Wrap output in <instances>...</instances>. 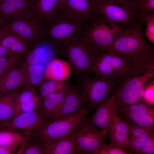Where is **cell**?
<instances>
[{
	"label": "cell",
	"instance_id": "cell-1",
	"mask_svg": "<svg viewBox=\"0 0 154 154\" xmlns=\"http://www.w3.org/2000/svg\"><path fill=\"white\" fill-rule=\"evenodd\" d=\"M142 28L119 32L108 51L129 60L141 73L154 70V48L145 39Z\"/></svg>",
	"mask_w": 154,
	"mask_h": 154
},
{
	"label": "cell",
	"instance_id": "cell-2",
	"mask_svg": "<svg viewBox=\"0 0 154 154\" xmlns=\"http://www.w3.org/2000/svg\"><path fill=\"white\" fill-rule=\"evenodd\" d=\"M94 7L105 21L124 29L143 27L145 24L144 15L128 0H94Z\"/></svg>",
	"mask_w": 154,
	"mask_h": 154
},
{
	"label": "cell",
	"instance_id": "cell-3",
	"mask_svg": "<svg viewBox=\"0 0 154 154\" xmlns=\"http://www.w3.org/2000/svg\"><path fill=\"white\" fill-rule=\"evenodd\" d=\"M42 23V40L60 50L66 42L81 35L85 25L64 8Z\"/></svg>",
	"mask_w": 154,
	"mask_h": 154
},
{
	"label": "cell",
	"instance_id": "cell-4",
	"mask_svg": "<svg viewBox=\"0 0 154 154\" xmlns=\"http://www.w3.org/2000/svg\"><path fill=\"white\" fill-rule=\"evenodd\" d=\"M60 50L62 55L66 58L74 76L80 82L90 76L91 68L98 54L81 35L66 42Z\"/></svg>",
	"mask_w": 154,
	"mask_h": 154
},
{
	"label": "cell",
	"instance_id": "cell-5",
	"mask_svg": "<svg viewBox=\"0 0 154 154\" xmlns=\"http://www.w3.org/2000/svg\"><path fill=\"white\" fill-rule=\"evenodd\" d=\"M3 23L7 32L22 38L29 45L34 46L42 40L43 23L31 9L5 20Z\"/></svg>",
	"mask_w": 154,
	"mask_h": 154
},
{
	"label": "cell",
	"instance_id": "cell-6",
	"mask_svg": "<svg viewBox=\"0 0 154 154\" xmlns=\"http://www.w3.org/2000/svg\"><path fill=\"white\" fill-rule=\"evenodd\" d=\"M123 29L106 22L98 14L85 24L81 36L100 54L108 52L118 33Z\"/></svg>",
	"mask_w": 154,
	"mask_h": 154
},
{
	"label": "cell",
	"instance_id": "cell-7",
	"mask_svg": "<svg viewBox=\"0 0 154 154\" xmlns=\"http://www.w3.org/2000/svg\"><path fill=\"white\" fill-rule=\"evenodd\" d=\"M87 108L69 116L55 119L32 135L42 143L64 138L74 131L88 113Z\"/></svg>",
	"mask_w": 154,
	"mask_h": 154
},
{
	"label": "cell",
	"instance_id": "cell-8",
	"mask_svg": "<svg viewBox=\"0 0 154 154\" xmlns=\"http://www.w3.org/2000/svg\"><path fill=\"white\" fill-rule=\"evenodd\" d=\"M154 76V71H147L120 81L114 91L117 97L118 110L142 100L146 84Z\"/></svg>",
	"mask_w": 154,
	"mask_h": 154
},
{
	"label": "cell",
	"instance_id": "cell-9",
	"mask_svg": "<svg viewBox=\"0 0 154 154\" xmlns=\"http://www.w3.org/2000/svg\"><path fill=\"white\" fill-rule=\"evenodd\" d=\"M119 82L117 78L104 80L91 78L90 76L81 80L80 83L88 104V112L108 98Z\"/></svg>",
	"mask_w": 154,
	"mask_h": 154
},
{
	"label": "cell",
	"instance_id": "cell-10",
	"mask_svg": "<svg viewBox=\"0 0 154 154\" xmlns=\"http://www.w3.org/2000/svg\"><path fill=\"white\" fill-rule=\"evenodd\" d=\"M75 133L76 143L81 154L90 153L106 144V133L90 123L87 116Z\"/></svg>",
	"mask_w": 154,
	"mask_h": 154
},
{
	"label": "cell",
	"instance_id": "cell-11",
	"mask_svg": "<svg viewBox=\"0 0 154 154\" xmlns=\"http://www.w3.org/2000/svg\"><path fill=\"white\" fill-rule=\"evenodd\" d=\"M117 115L125 120L153 131L154 108L143 100L122 106L118 110Z\"/></svg>",
	"mask_w": 154,
	"mask_h": 154
},
{
	"label": "cell",
	"instance_id": "cell-12",
	"mask_svg": "<svg viewBox=\"0 0 154 154\" xmlns=\"http://www.w3.org/2000/svg\"><path fill=\"white\" fill-rule=\"evenodd\" d=\"M50 122L43 114L40 107L13 118L7 129L20 131L30 137Z\"/></svg>",
	"mask_w": 154,
	"mask_h": 154
},
{
	"label": "cell",
	"instance_id": "cell-13",
	"mask_svg": "<svg viewBox=\"0 0 154 154\" xmlns=\"http://www.w3.org/2000/svg\"><path fill=\"white\" fill-rule=\"evenodd\" d=\"M95 111L89 117H87L88 121L96 127L106 131L111 122L117 114V96L113 92L111 96L105 100L97 105Z\"/></svg>",
	"mask_w": 154,
	"mask_h": 154
},
{
	"label": "cell",
	"instance_id": "cell-14",
	"mask_svg": "<svg viewBox=\"0 0 154 154\" xmlns=\"http://www.w3.org/2000/svg\"><path fill=\"white\" fill-rule=\"evenodd\" d=\"M88 107L80 83L77 85H72L55 119L69 116L85 108L88 109Z\"/></svg>",
	"mask_w": 154,
	"mask_h": 154
},
{
	"label": "cell",
	"instance_id": "cell-15",
	"mask_svg": "<svg viewBox=\"0 0 154 154\" xmlns=\"http://www.w3.org/2000/svg\"><path fill=\"white\" fill-rule=\"evenodd\" d=\"M96 57L112 67L119 81L135 74L142 73L138 71L129 60L110 52L99 54Z\"/></svg>",
	"mask_w": 154,
	"mask_h": 154
},
{
	"label": "cell",
	"instance_id": "cell-16",
	"mask_svg": "<svg viewBox=\"0 0 154 154\" xmlns=\"http://www.w3.org/2000/svg\"><path fill=\"white\" fill-rule=\"evenodd\" d=\"M24 86L20 89L16 99L13 118L20 114L39 108L42 102L35 88L27 85Z\"/></svg>",
	"mask_w": 154,
	"mask_h": 154
},
{
	"label": "cell",
	"instance_id": "cell-17",
	"mask_svg": "<svg viewBox=\"0 0 154 154\" xmlns=\"http://www.w3.org/2000/svg\"><path fill=\"white\" fill-rule=\"evenodd\" d=\"M62 54L60 50L51 43L42 40L34 46L27 56L26 64L42 63L47 66L58 54Z\"/></svg>",
	"mask_w": 154,
	"mask_h": 154
},
{
	"label": "cell",
	"instance_id": "cell-18",
	"mask_svg": "<svg viewBox=\"0 0 154 154\" xmlns=\"http://www.w3.org/2000/svg\"><path fill=\"white\" fill-rule=\"evenodd\" d=\"M64 8L84 24L98 14L94 8V0H65Z\"/></svg>",
	"mask_w": 154,
	"mask_h": 154
},
{
	"label": "cell",
	"instance_id": "cell-19",
	"mask_svg": "<svg viewBox=\"0 0 154 154\" xmlns=\"http://www.w3.org/2000/svg\"><path fill=\"white\" fill-rule=\"evenodd\" d=\"M129 129L128 121L117 115L106 131L107 135L110 138V144L125 151Z\"/></svg>",
	"mask_w": 154,
	"mask_h": 154
},
{
	"label": "cell",
	"instance_id": "cell-20",
	"mask_svg": "<svg viewBox=\"0 0 154 154\" xmlns=\"http://www.w3.org/2000/svg\"><path fill=\"white\" fill-rule=\"evenodd\" d=\"M75 131L64 138L42 143L44 154H81L76 143Z\"/></svg>",
	"mask_w": 154,
	"mask_h": 154
},
{
	"label": "cell",
	"instance_id": "cell-21",
	"mask_svg": "<svg viewBox=\"0 0 154 154\" xmlns=\"http://www.w3.org/2000/svg\"><path fill=\"white\" fill-rule=\"evenodd\" d=\"M65 0H34L32 12L41 22L50 18L64 9Z\"/></svg>",
	"mask_w": 154,
	"mask_h": 154
},
{
	"label": "cell",
	"instance_id": "cell-22",
	"mask_svg": "<svg viewBox=\"0 0 154 154\" xmlns=\"http://www.w3.org/2000/svg\"><path fill=\"white\" fill-rule=\"evenodd\" d=\"M18 88L0 93V127L7 129L14 114L16 99L20 91Z\"/></svg>",
	"mask_w": 154,
	"mask_h": 154
},
{
	"label": "cell",
	"instance_id": "cell-23",
	"mask_svg": "<svg viewBox=\"0 0 154 154\" xmlns=\"http://www.w3.org/2000/svg\"><path fill=\"white\" fill-rule=\"evenodd\" d=\"M71 86L62 91L49 95L42 102L40 109L50 122L56 118L65 97Z\"/></svg>",
	"mask_w": 154,
	"mask_h": 154
},
{
	"label": "cell",
	"instance_id": "cell-24",
	"mask_svg": "<svg viewBox=\"0 0 154 154\" xmlns=\"http://www.w3.org/2000/svg\"><path fill=\"white\" fill-rule=\"evenodd\" d=\"M25 81V76L23 70L13 68L0 78V93L19 88Z\"/></svg>",
	"mask_w": 154,
	"mask_h": 154
},
{
	"label": "cell",
	"instance_id": "cell-25",
	"mask_svg": "<svg viewBox=\"0 0 154 154\" xmlns=\"http://www.w3.org/2000/svg\"><path fill=\"white\" fill-rule=\"evenodd\" d=\"M34 0H7L0 3L3 21L25 11L31 9Z\"/></svg>",
	"mask_w": 154,
	"mask_h": 154
},
{
	"label": "cell",
	"instance_id": "cell-26",
	"mask_svg": "<svg viewBox=\"0 0 154 154\" xmlns=\"http://www.w3.org/2000/svg\"><path fill=\"white\" fill-rule=\"evenodd\" d=\"M128 121L129 129L125 151H129L131 154H135L147 137L153 131Z\"/></svg>",
	"mask_w": 154,
	"mask_h": 154
},
{
	"label": "cell",
	"instance_id": "cell-27",
	"mask_svg": "<svg viewBox=\"0 0 154 154\" xmlns=\"http://www.w3.org/2000/svg\"><path fill=\"white\" fill-rule=\"evenodd\" d=\"M71 69L68 63L62 60L55 58L47 66L44 78L56 81L64 80L69 76Z\"/></svg>",
	"mask_w": 154,
	"mask_h": 154
},
{
	"label": "cell",
	"instance_id": "cell-28",
	"mask_svg": "<svg viewBox=\"0 0 154 154\" xmlns=\"http://www.w3.org/2000/svg\"><path fill=\"white\" fill-rule=\"evenodd\" d=\"M0 44L7 49L12 54H24L29 46L23 39L7 31L0 37Z\"/></svg>",
	"mask_w": 154,
	"mask_h": 154
},
{
	"label": "cell",
	"instance_id": "cell-29",
	"mask_svg": "<svg viewBox=\"0 0 154 154\" xmlns=\"http://www.w3.org/2000/svg\"><path fill=\"white\" fill-rule=\"evenodd\" d=\"M47 66L42 63L26 64L25 69L23 70L25 74L26 81L29 85L33 87L40 83L44 78V74Z\"/></svg>",
	"mask_w": 154,
	"mask_h": 154
},
{
	"label": "cell",
	"instance_id": "cell-30",
	"mask_svg": "<svg viewBox=\"0 0 154 154\" xmlns=\"http://www.w3.org/2000/svg\"><path fill=\"white\" fill-rule=\"evenodd\" d=\"M42 82L39 94L43 101L49 95L62 91L71 86L64 80L56 81L47 79Z\"/></svg>",
	"mask_w": 154,
	"mask_h": 154
},
{
	"label": "cell",
	"instance_id": "cell-31",
	"mask_svg": "<svg viewBox=\"0 0 154 154\" xmlns=\"http://www.w3.org/2000/svg\"><path fill=\"white\" fill-rule=\"evenodd\" d=\"M90 73L93 74V78H94L104 80L114 78L118 79L112 67L108 63L96 57Z\"/></svg>",
	"mask_w": 154,
	"mask_h": 154
},
{
	"label": "cell",
	"instance_id": "cell-32",
	"mask_svg": "<svg viewBox=\"0 0 154 154\" xmlns=\"http://www.w3.org/2000/svg\"><path fill=\"white\" fill-rule=\"evenodd\" d=\"M29 137L17 131L7 129L0 131V147L9 145L18 141H26Z\"/></svg>",
	"mask_w": 154,
	"mask_h": 154
},
{
	"label": "cell",
	"instance_id": "cell-33",
	"mask_svg": "<svg viewBox=\"0 0 154 154\" xmlns=\"http://www.w3.org/2000/svg\"><path fill=\"white\" fill-rule=\"evenodd\" d=\"M22 55L16 54L0 57V78L15 68L21 60Z\"/></svg>",
	"mask_w": 154,
	"mask_h": 154
},
{
	"label": "cell",
	"instance_id": "cell-34",
	"mask_svg": "<svg viewBox=\"0 0 154 154\" xmlns=\"http://www.w3.org/2000/svg\"><path fill=\"white\" fill-rule=\"evenodd\" d=\"M139 12L143 15L154 14V0H128Z\"/></svg>",
	"mask_w": 154,
	"mask_h": 154
},
{
	"label": "cell",
	"instance_id": "cell-35",
	"mask_svg": "<svg viewBox=\"0 0 154 154\" xmlns=\"http://www.w3.org/2000/svg\"><path fill=\"white\" fill-rule=\"evenodd\" d=\"M23 154H44L42 143L35 137L31 135L25 142Z\"/></svg>",
	"mask_w": 154,
	"mask_h": 154
},
{
	"label": "cell",
	"instance_id": "cell-36",
	"mask_svg": "<svg viewBox=\"0 0 154 154\" xmlns=\"http://www.w3.org/2000/svg\"><path fill=\"white\" fill-rule=\"evenodd\" d=\"M154 153V134L150 133L142 143L135 154H153Z\"/></svg>",
	"mask_w": 154,
	"mask_h": 154
},
{
	"label": "cell",
	"instance_id": "cell-37",
	"mask_svg": "<svg viewBox=\"0 0 154 154\" xmlns=\"http://www.w3.org/2000/svg\"><path fill=\"white\" fill-rule=\"evenodd\" d=\"M146 27L144 35L152 44L154 43V14L144 15Z\"/></svg>",
	"mask_w": 154,
	"mask_h": 154
},
{
	"label": "cell",
	"instance_id": "cell-38",
	"mask_svg": "<svg viewBox=\"0 0 154 154\" xmlns=\"http://www.w3.org/2000/svg\"><path fill=\"white\" fill-rule=\"evenodd\" d=\"M90 154H131L119 148L106 144L102 148L92 151Z\"/></svg>",
	"mask_w": 154,
	"mask_h": 154
},
{
	"label": "cell",
	"instance_id": "cell-39",
	"mask_svg": "<svg viewBox=\"0 0 154 154\" xmlns=\"http://www.w3.org/2000/svg\"><path fill=\"white\" fill-rule=\"evenodd\" d=\"M148 84L145 88L142 99L152 105L154 103V79Z\"/></svg>",
	"mask_w": 154,
	"mask_h": 154
},
{
	"label": "cell",
	"instance_id": "cell-40",
	"mask_svg": "<svg viewBox=\"0 0 154 154\" xmlns=\"http://www.w3.org/2000/svg\"><path fill=\"white\" fill-rule=\"evenodd\" d=\"M24 141H18L9 145L0 147V154H12L16 153L18 148Z\"/></svg>",
	"mask_w": 154,
	"mask_h": 154
},
{
	"label": "cell",
	"instance_id": "cell-41",
	"mask_svg": "<svg viewBox=\"0 0 154 154\" xmlns=\"http://www.w3.org/2000/svg\"><path fill=\"white\" fill-rule=\"evenodd\" d=\"M13 55L6 48L0 44V57Z\"/></svg>",
	"mask_w": 154,
	"mask_h": 154
},
{
	"label": "cell",
	"instance_id": "cell-42",
	"mask_svg": "<svg viewBox=\"0 0 154 154\" xmlns=\"http://www.w3.org/2000/svg\"><path fill=\"white\" fill-rule=\"evenodd\" d=\"M7 31L5 29L2 23H0V37L4 34Z\"/></svg>",
	"mask_w": 154,
	"mask_h": 154
},
{
	"label": "cell",
	"instance_id": "cell-43",
	"mask_svg": "<svg viewBox=\"0 0 154 154\" xmlns=\"http://www.w3.org/2000/svg\"><path fill=\"white\" fill-rule=\"evenodd\" d=\"M0 23H3V19L2 18L1 16V14L0 13Z\"/></svg>",
	"mask_w": 154,
	"mask_h": 154
},
{
	"label": "cell",
	"instance_id": "cell-44",
	"mask_svg": "<svg viewBox=\"0 0 154 154\" xmlns=\"http://www.w3.org/2000/svg\"><path fill=\"white\" fill-rule=\"evenodd\" d=\"M7 0H0V3L3 2Z\"/></svg>",
	"mask_w": 154,
	"mask_h": 154
},
{
	"label": "cell",
	"instance_id": "cell-45",
	"mask_svg": "<svg viewBox=\"0 0 154 154\" xmlns=\"http://www.w3.org/2000/svg\"><path fill=\"white\" fill-rule=\"evenodd\" d=\"M4 129H2V128H1L0 127V131L1 130H4Z\"/></svg>",
	"mask_w": 154,
	"mask_h": 154
}]
</instances>
